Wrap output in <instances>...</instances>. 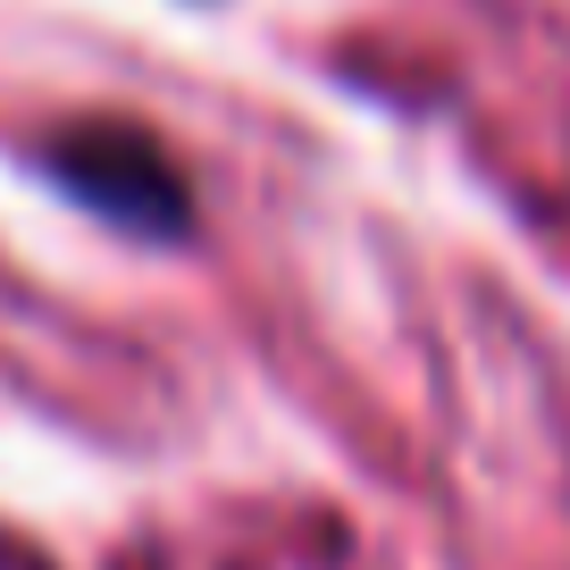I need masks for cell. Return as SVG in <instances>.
I'll return each mask as SVG.
<instances>
[{
    "mask_svg": "<svg viewBox=\"0 0 570 570\" xmlns=\"http://www.w3.org/2000/svg\"><path fill=\"white\" fill-rule=\"evenodd\" d=\"M42 168L59 177L68 202H85L92 218H109L126 235H185V218H194V194H185L177 160L142 126H109V118L59 126L42 142Z\"/></svg>",
    "mask_w": 570,
    "mask_h": 570,
    "instance_id": "6da1fadb",
    "label": "cell"
}]
</instances>
